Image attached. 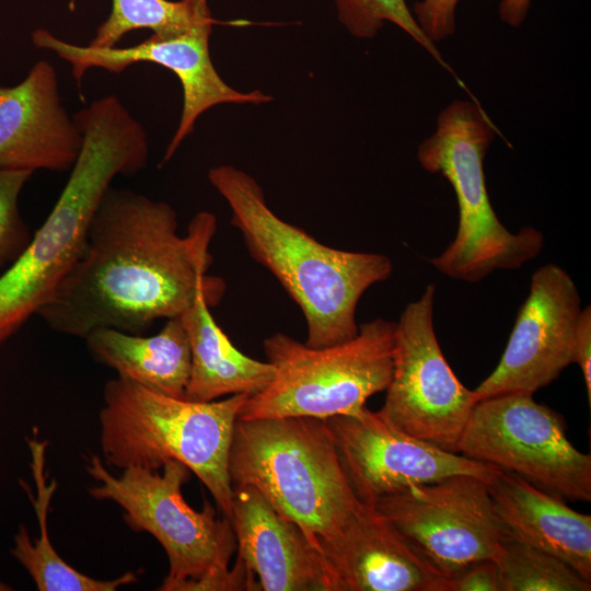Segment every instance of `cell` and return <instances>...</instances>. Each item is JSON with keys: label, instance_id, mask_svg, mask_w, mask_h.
<instances>
[{"label": "cell", "instance_id": "cell-1", "mask_svg": "<svg viewBox=\"0 0 591 591\" xmlns=\"http://www.w3.org/2000/svg\"><path fill=\"white\" fill-rule=\"evenodd\" d=\"M177 225L169 204L109 187L81 257L37 314L53 331L83 339L99 327L142 335L182 315L201 289L223 293L222 281L207 276L215 215L198 212L185 235Z\"/></svg>", "mask_w": 591, "mask_h": 591}, {"label": "cell", "instance_id": "cell-2", "mask_svg": "<svg viewBox=\"0 0 591 591\" xmlns=\"http://www.w3.org/2000/svg\"><path fill=\"white\" fill-rule=\"evenodd\" d=\"M73 119L82 147L70 176L24 252L0 276V346L38 313L79 260L112 181L136 175L148 162L147 132L117 96L93 101Z\"/></svg>", "mask_w": 591, "mask_h": 591}, {"label": "cell", "instance_id": "cell-3", "mask_svg": "<svg viewBox=\"0 0 591 591\" xmlns=\"http://www.w3.org/2000/svg\"><path fill=\"white\" fill-rule=\"evenodd\" d=\"M208 179L228 202L231 223L250 255L275 276L301 309L308 327L304 344L323 348L352 339L359 331L358 302L372 285L391 276V259L316 241L279 218L256 179L235 166H215L208 171Z\"/></svg>", "mask_w": 591, "mask_h": 591}, {"label": "cell", "instance_id": "cell-4", "mask_svg": "<svg viewBox=\"0 0 591 591\" xmlns=\"http://www.w3.org/2000/svg\"><path fill=\"white\" fill-rule=\"evenodd\" d=\"M250 396L192 402L117 376L105 384L100 410L103 457L120 470L158 471L169 461H178L200 479L231 521L230 449L236 419Z\"/></svg>", "mask_w": 591, "mask_h": 591}, {"label": "cell", "instance_id": "cell-5", "mask_svg": "<svg viewBox=\"0 0 591 591\" xmlns=\"http://www.w3.org/2000/svg\"><path fill=\"white\" fill-rule=\"evenodd\" d=\"M229 475L232 487L257 489L316 549L317 540L334 536L361 503L326 419H236Z\"/></svg>", "mask_w": 591, "mask_h": 591}, {"label": "cell", "instance_id": "cell-6", "mask_svg": "<svg viewBox=\"0 0 591 591\" xmlns=\"http://www.w3.org/2000/svg\"><path fill=\"white\" fill-rule=\"evenodd\" d=\"M497 135L499 129L478 101L456 100L440 112L434 132L418 146L420 165L445 177L457 200L455 239L430 260L456 280L477 282L498 269H518L544 245L538 230L524 227L511 233L493 209L484 159Z\"/></svg>", "mask_w": 591, "mask_h": 591}, {"label": "cell", "instance_id": "cell-7", "mask_svg": "<svg viewBox=\"0 0 591 591\" xmlns=\"http://www.w3.org/2000/svg\"><path fill=\"white\" fill-rule=\"evenodd\" d=\"M396 322L359 325L350 340L312 348L283 333L264 340L271 382L251 395L237 419L359 416L367 401L385 391L393 371Z\"/></svg>", "mask_w": 591, "mask_h": 591}, {"label": "cell", "instance_id": "cell-8", "mask_svg": "<svg viewBox=\"0 0 591 591\" xmlns=\"http://www.w3.org/2000/svg\"><path fill=\"white\" fill-rule=\"evenodd\" d=\"M86 471L99 482L89 489L90 495L117 503L127 525L150 533L164 548L170 569L158 590L170 591L177 582L229 567L236 549L232 523L225 515L218 518L208 501L201 511L186 502L182 487L192 473L186 465L172 460L164 464L162 473L127 467L115 476L101 457L93 455Z\"/></svg>", "mask_w": 591, "mask_h": 591}, {"label": "cell", "instance_id": "cell-9", "mask_svg": "<svg viewBox=\"0 0 591 591\" xmlns=\"http://www.w3.org/2000/svg\"><path fill=\"white\" fill-rule=\"evenodd\" d=\"M456 451L563 499L591 501V456L569 441L563 417L532 393L478 401Z\"/></svg>", "mask_w": 591, "mask_h": 591}, {"label": "cell", "instance_id": "cell-10", "mask_svg": "<svg viewBox=\"0 0 591 591\" xmlns=\"http://www.w3.org/2000/svg\"><path fill=\"white\" fill-rule=\"evenodd\" d=\"M436 288L427 286L396 322L393 371L378 414L392 427L457 453V443L478 402L445 360L433 328Z\"/></svg>", "mask_w": 591, "mask_h": 591}, {"label": "cell", "instance_id": "cell-11", "mask_svg": "<svg viewBox=\"0 0 591 591\" xmlns=\"http://www.w3.org/2000/svg\"><path fill=\"white\" fill-rule=\"evenodd\" d=\"M372 506L447 579L478 560L495 559L502 529L488 483L454 475L414 485Z\"/></svg>", "mask_w": 591, "mask_h": 591}, {"label": "cell", "instance_id": "cell-12", "mask_svg": "<svg viewBox=\"0 0 591 591\" xmlns=\"http://www.w3.org/2000/svg\"><path fill=\"white\" fill-rule=\"evenodd\" d=\"M213 19H206L188 31L170 36H150L125 48L80 46L65 42L44 28L32 34L38 49H48L68 61L80 88L86 70L102 68L119 73L136 62H152L172 71L182 85L181 119L162 162L174 155L183 140L192 134L198 117L209 108L223 104H262L271 100L260 91L240 92L227 84L216 70L209 50Z\"/></svg>", "mask_w": 591, "mask_h": 591}, {"label": "cell", "instance_id": "cell-13", "mask_svg": "<svg viewBox=\"0 0 591 591\" xmlns=\"http://www.w3.org/2000/svg\"><path fill=\"white\" fill-rule=\"evenodd\" d=\"M326 420L345 474L364 503L454 475H472L489 483L502 471L414 438L368 408L359 416Z\"/></svg>", "mask_w": 591, "mask_h": 591}, {"label": "cell", "instance_id": "cell-14", "mask_svg": "<svg viewBox=\"0 0 591 591\" xmlns=\"http://www.w3.org/2000/svg\"><path fill=\"white\" fill-rule=\"evenodd\" d=\"M580 312L572 278L555 264L540 267L498 366L473 390L477 401L513 392L534 394L556 380L572 363Z\"/></svg>", "mask_w": 591, "mask_h": 591}, {"label": "cell", "instance_id": "cell-15", "mask_svg": "<svg viewBox=\"0 0 591 591\" xmlns=\"http://www.w3.org/2000/svg\"><path fill=\"white\" fill-rule=\"evenodd\" d=\"M327 591H443L432 567L372 505L361 501L332 537L317 540Z\"/></svg>", "mask_w": 591, "mask_h": 591}, {"label": "cell", "instance_id": "cell-16", "mask_svg": "<svg viewBox=\"0 0 591 591\" xmlns=\"http://www.w3.org/2000/svg\"><path fill=\"white\" fill-rule=\"evenodd\" d=\"M81 147L50 62L37 61L16 85L0 84V170L67 172Z\"/></svg>", "mask_w": 591, "mask_h": 591}, {"label": "cell", "instance_id": "cell-17", "mask_svg": "<svg viewBox=\"0 0 591 591\" xmlns=\"http://www.w3.org/2000/svg\"><path fill=\"white\" fill-rule=\"evenodd\" d=\"M237 557L263 591H327L324 565L303 531L252 486H234Z\"/></svg>", "mask_w": 591, "mask_h": 591}, {"label": "cell", "instance_id": "cell-18", "mask_svg": "<svg viewBox=\"0 0 591 591\" xmlns=\"http://www.w3.org/2000/svg\"><path fill=\"white\" fill-rule=\"evenodd\" d=\"M488 489L506 535L556 556L591 582L590 514L508 471H500Z\"/></svg>", "mask_w": 591, "mask_h": 591}, {"label": "cell", "instance_id": "cell-19", "mask_svg": "<svg viewBox=\"0 0 591 591\" xmlns=\"http://www.w3.org/2000/svg\"><path fill=\"white\" fill-rule=\"evenodd\" d=\"M222 293L201 289L194 303L182 314L190 344V375L185 399L211 402L225 395H253L268 385L275 369L242 354L217 324L210 305Z\"/></svg>", "mask_w": 591, "mask_h": 591}, {"label": "cell", "instance_id": "cell-20", "mask_svg": "<svg viewBox=\"0 0 591 591\" xmlns=\"http://www.w3.org/2000/svg\"><path fill=\"white\" fill-rule=\"evenodd\" d=\"M95 359L152 391L185 398L190 375V344L182 315L165 320L152 336L99 327L85 336Z\"/></svg>", "mask_w": 591, "mask_h": 591}, {"label": "cell", "instance_id": "cell-21", "mask_svg": "<svg viewBox=\"0 0 591 591\" xmlns=\"http://www.w3.org/2000/svg\"><path fill=\"white\" fill-rule=\"evenodd\" d=\"M32 454L31 468L36 487V497L28 493L39 525V537L31 541L27 530L20 525L14 535L13 557L27 570L39 591H115L137 581V575L127 571L113 580L89 577L63 560L53 547L47 525L51 497L57 482H47L45 474V450L47 441L36 434L27 441Z\"/></svg>", "mask_w": 591, "mask_h": 591}, {"label": "cell", "instance_id": "cell-22", "mask_svg": "<svg viewBox=\"0 0 591 591\" xmlns=\"http://www.w3.org/2000/svg\"><path fill=\"white\" fill-rule=\"evenodd\" d=\"M74 2L70 1L71 10ZM209 18L208 0H112L108 18L89 45L115 47L127 33L144 28L157 36L175 35Z\"/></svg>", "mask_w": 591, "mask_h": 591}, {"label": "cell", "instance_id": "cell-23", "mask_svg": "<svg viewBox=\"0 0 591 591\" xmlns=\"http://www.w3.org/2000/svg\"><path fill=\"white\" fill-rule=\"evenodd\" d=\"M494 560L500 591L591 590V582L561 559L505 533Z\"/></svg>", "mask_w": 591, "mask_h": 591}, {"label": "cell", "instance_id": "cell-24", "mask_svg": "<svg viewBox=\"0 0 591 591\" xmlns=\"http://www.w3.org/2000/svg\"><path fill=\"white\" fill-rule=\"evenodd\" d=\"M335 5L339 22L357 38H373L385 22L402 28L454 77L472 100H475L474 94L443 59L437 45L425 35L406 0H335Z\"/></svg>", "mask_w": 591, "mask_h": 591}, {"label": "cell", "instance_id": "cell-25", "mask_svg": "<svg viewBox=\"0 0 591 591\" xmlns=\"http://www.w3.org/2000/svg\"><path fill=\"white\" fill-rule=\"evenodd\" d=\"M34 172L0 170V268L24 252L32 235L20 213L19 196Z\"/></svg>", "mask_w": 591, "mask_h": 591}, {"label": "cell", "instance_id": "cell-26", "mask_svg": "<svg viewBox=\"0 0 591 591\" xmlns=\"http://www.w3.org/2000/svg\"><path fill=\"white\" fill-rule=\"evenodd\" d=\"M255 576L236 557L232 569L209 571L195 580H184L174 584L170 591H259Z\"/></svg>", "mask_w": 591, "mask_h": 591}, {"label": "cell", "instance_id": "cell-27", "mask_svg": "<svg viewBox=\"0 0 591 591\" xmlns=\"http://www.w3.org/2000/svg\"><path fill=\"white\" fill-rule=\"evenodd\" d=\"M460 0H420L414 5V16L434 44L455 32V11Z\"/></svg>", "mask_w": 591, "mask_h": 591}, {"label": "cell", "instance_id": "cell-28", "mask_svg": "<svg viewBox=\"0 0 591 591\" xmlns=\"http://www.w3.org/2000/svg\"><path fill=\"white\" fill-rule=\"evenodd\" d=\"M443 591H500L494 559L478 560L445 579Z\"/></svg>", "mask_w": 591, "mask_h": 591}, {"label": "cell", "instance_id": "cell-29", "mask_svg": "<svg viewBox=\"0 0 591 591\" xmlns=\"http://www.w3.org/2000/svg\"><path fill=\"white\" fill-rule=\"evenodd\" d=\"M572 363H578L584 379L589 403L591 402V308L581 310L573 343Z\"/></svg>", "mask_w": 591, "mask_h": 591}, {"label": "cell", "instance_id": "cell-30", "mask_svg": "<svg viewBox=\"0 0 591 591\" xmlns=\"http://www.w3.org/2000/svg\"><path fill=\"white\" fill-rule=\"evenodd\" d=\"M532 0H501L499 3V18L509 26L518 27L526 19Z\"/></svg>", "mask_w": 591, "mask_h": 591}, {"label": "cell", "instance_id": "cell-31", "mask_svg": "<svg viewBox=\"0 0 591 591\" xmlns=\"http://www.w3.org/2000/svg\"><path fill=\"white\" fill-rule=\"evenodd\" d=\"M12 590V587H10L9 584L0 581V591H10Z\"/></svg>", "mask_w": 591, "mask_h": 591}]
</instances>
